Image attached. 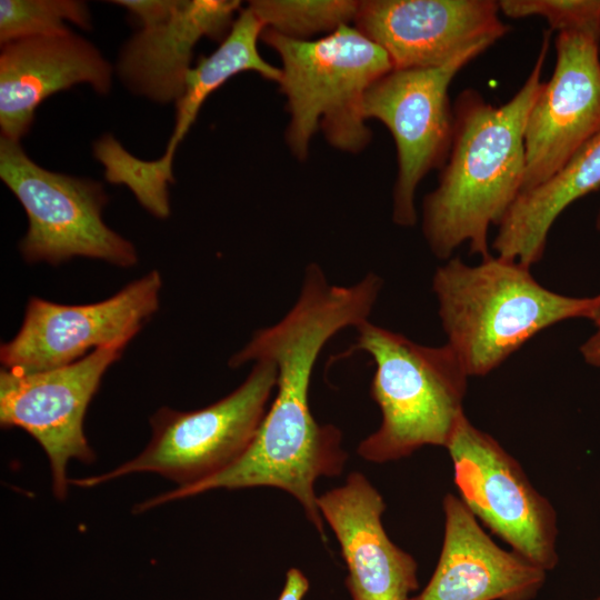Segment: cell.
Masks as SVG:
<instances>
[{
    "instance_id": "ac0fdd59",
    "label": "cell",
    "mask_w": 600,
    "mask_h": 600,
    "mask_svg": "<svg viewBox=\"0 0 600 600\" xmlns=\"http://www.w3.org/2000/svg\"><path fill=\"white\" fill-rule=\"evenodd\" d=\"M600 188V131L550 179L523 191L492 241L497 256L531 268L543 257L549 231L574 201Z\"/></svg>"
},
{
    "instance_id": "4fadbf2b",
    "label": "cell",
    "mask_w": 600,
    "mask_h": 600,
    "mask_svg": "<svg viewBox=\"0 0 600 600\" xmlns=\"http://www.w3.org/2000/svg\"><path fill=\"white\" fill-rule=\"evenodd\" d=\"M499 13L494 0H364L354 27L387 52L393 69L433 68L503 38L510 27Z\"/></svg>"
},
{
    "instance_id": "4316f807",
    "label": "cell",
    "mask_w": 600,
    "mask_h": 600,
    "mask_svg": "<svg viewBox=\"0 0 600 600\" xmlns=\"http://www.w3.org/2000/svg\"><path fill=\"white\" fill-rule=\"evenodd\" d=\"M598 600H600V598Z\"/></svg>"
},
{
    "instance_id": "44dd1931",
    "label": "cell",
    "mask_w": 600,
    "mask_h": 600,
    "mask_svg": "<svg viewBox=\"0 0 600 600\" xmlns=\"http://www.w3.org/2000/svg\"><path fill=\"white\" fill-rule=\"evenodd\" d=\"M500 13L511 19L541 17L550 31L578 32L600 42V0H501Z\"/></svg>"
},
{
    "instance_id": "8fae6325",
    "label": "cell",
    "mask_w": 600,
    "mask_h": 600,
    "mask_svg": "<svg viewBox=\"0 0 600 600\" xmlns=\"http://www.w3.org/2000/svg\"><path fill=\"white\" fill-rule=\"evenodd\" d=\"M161 287L153 270L94 303L30 298L19 331L1 344L0 361L7 370L30 373L73 363L91 348L126 347L157 312Z\"/></svg>"
},
{
    "instance_id": "9a60e30c",
    "label": "cell",
    "mask_w": 600,
    "mask_h": 600,
    "mask_svg": "<svg viewBox=\"0 0 600 600\" xmlns=\"http://www.w3.org/2000/svg\"><path fill=\"white\" fill-rule=\"evenodd\" d=\"M112 68L86 39L69 32L31 37L1 46V137L19 142L29 131L37 107L74 84L88 83L106 94Z\"/></svg>"
},
{
    "instance_id": "603a6c76",
    "label": "cell",
    "mask_w": 600,
    "mask_h": 600,
    "mask_svg": "<svg viewBox=\"0 0 600 600\" xmlns=\"http://www.w3.org/2000/svg\"><path fill=\"white\" fill-rule=\"evenodd\" d=\"M309 590V580L297 568L287 571L286 583L278 600H302Z\"/></svg>"
},
{
    "instance_id": "52a82bcc",
    "label": "cell",
    "mask_w": 600,
    "mask_h": 600,
    "mask_svg": "<svg viewBox=\"0 0 600 600\" xmlns=\"http://www.w3.org/2000/svg\"><path fill=\"white\" fill-rule=\"evenodd\" d=\"M0 178L23 207L29 227L20 242L27 262L59 264L73 257L119 267L138 261L133 244L102 219L103 186L38 166L19 142L1 137Z\"/></svg>"
},
{
    "instance_id": "5b68a950",
    "label": "cell",
    "mask_w": 600,
    "mask_h": 600,
    "mask_svg": "<svg viewBox=\"0 0 600 600\" xmlns=\"http://www.w3.org/2000/svg\"><path fill=\"white\" fill-rule=\"evenodd\" d=\"M261 39L281 60L280 91L290 116L286 141L298 160L309 156L314 133L341 151L358 153L372 133L362 112L370 86L393 69L387 52L356 27L318 40H297L264 29Z\"/></svg>"
},
{
    "instance_id": "277c9868",
    "label": "cell",
    "mask_w": 600,
    "mask_h": 600,
    "mask_svg": "<svg viewBox=\"0 0 600 600\" xmlns=\"http://www.w3.org/2000/svg\"><path fill=\"white\" fill-rule=\"evenodd\" d=\"M351 351L368 353L376 366L370 396L381 411L380 427L357 453L383 463L424 446L447 447L463 412L468 373L446 343L430 347L371 323L357 328Z\"/></svg>"
},
{
    "instance_id": "83f0119b",
    "label": "cell",
    "mask_w": 600,
    "mask_h": 600,
    "mask_svg": "<svg viewBox=\"0 0 600 600\" xmlns=\"http://www.w3.org/2000/svg\"><path fill=\"white\" fill-rule=\"evenodd\" d=\"M599 48H600V46H599Z\"/></svg>"
},
{
    "instance_id": "d4e9b609",
    "label": "cell",
    "mask_w": 600,
    "mask_h": 600,
    "mask_svg": "<svg viewBox=\"0 0 600 600\" xmlns=\"http://www.w3.org/2000/svg\"><path fill=\"white\" fill-rule=\"evenodd\" d=\"M589 319L600 329V293L594 297V303Z\"/></svg>"
},
{
    "instance_id": "7c38bea8",
    "label": "cell",
    "mask_w": 600,
    "mask_h": 600,
    "mask_svg": "<svg viewBox=\"0 0 600 600\" xmlns=\"http://www.w3.org/2000/svg\"><path fill=\"white\" fill-rule=\"evenodd\" d=\"M599 46L582 33H558L552 76L542 82L527 120L521 192L550 179L600 131Z\"/></svg>"
},
{
    "instance_id": "7402d4cb",
    "label": "cell",
    "mask_w": 600,
    "mask_h": 600,
    "mask_svg": "<svg viewBox=\"0 0 600 600\" xmlns=\"http://www.w3.org/2000/svg\"><path fill=\"white\" fill-rule=\"evenodd\" d=\"M112 3L126 8L142 28H148L167 20L174 11L177 0H117Z\"/></svg>"
},
{
    "instance_id": "d6986e66",
    "label": "cell",
    "mask_w": 600,
    "mask_h": 600,
    "mask_svg": "<svg viewBox=\"0 0 600 600\" xmlns=\"http://www.w3.org/2000/svg\"><path fill=\"white\" fill-rule=\"evenodd\" d=\"M359 3L354 0H254L248 8L264 29L287 38L307 40L318 33L330 34L354 22Z\"/></svg>"
},
{
    "instance_id": "9c48e42d",
    "label": "cell",
    "mask_w": 600,
    "mask_h": 600,
    "mask_svg": "<svg viewBox=\"0 0 600 600\" xmlns=\"http://www.w3.org/2000/svg\"><path fill=\"white\" fill-rule=\"evenodd\" d=\"M461 500L512 550L543 570L558 562L557 519L519 463L463 414L446 447Z\"/></svg>"
},
{
    "instance_id": "5bb4252c",
    "label": "cell",
    "mask_w": 600,
    "mask_h": 600,
    "mask_svg": "<svg viewBox=\"0 0 600 600\" xmlns=\"http://www.w3.org/2000/svg\"><path fill=\"white\" fill-rule=\"evenodd\" d=\"M317 502L340 544L352 600H409L419 587L418 564L388 537L381 520L386 503L372 483L351 472Z\"/></svg>"
},
{
    "instance_id": "3957f363",
    "label": "cell",
    "mask_w": 600,
    "mask_h": 600,
    "mask_svg": "<svg viewBox=\"0 0 600 600\" xmlns=\"http://www.w3.org/2000/svg\"><path fill=\"white\" fill-rule=\"evenodd\" d=\"M447 344L468 376H486L542 330L589 319L594 297L576 298L540 284L530 268L500 256L470 266L454 257L432 279Z\"/></svg>"
},
{
    "instance_id": "30bf717a",
    "label": "cell",
    "mask_w": 600,
    "mask_h": 600,
    "mask_svg": "<svg viewBox=\"0 0 600 600\" xmlns=\"http://www.w3.org/2000/svg\"><path fill=\"white\" fill-rule=\"evenodd\" d=\"M124 347L94 349L80 360L51 370L0 372V424L20 428L44 450L52 474V490L66 498L67 467L77 459L90 463L94 453L83 430L86 412L103 374Z\"/></svg>"
},
{
    "instance_id": "484cf974",
    "label": "cell",
    "mask_w": 600,
    "mask_h": 600,
    "mask_svg": "<svg viewBox=\"0 0 600 600\" xmlns=\"http://www.w3.org/2000/svg\"><path fill=\"white\" fill-rule=\"evenodd\" d=\"M594 226H596L597 231L600 232V210H599V212L597 213V217H596V224H594Z\"/></svg>"
},
{
    "instance_id": "8992f818",
    "label": "cell",
    "mask_w": 600,
    "mask_h": 600,
    "mask_svg": "<svg viewBox=\"0 0 600 600\" xmlns=\"http://www.w3.org/2000/svg\"><path fill=\"white\" fill-rule=\"evenodd\" d=\"M278 369L254 362L247 379L219 401L189 412L159 409L150 419L152 437L136 458L103 474L70 480L91 488L117 478L154 472L184 488L234 463L251 444L277 388Z\"/></svg>"
},
{
    "instance_id": "7a4b0ae2",
    "label": "cell",
    "mask_w": 600,
    "mask_h": 600,
    "mask_svg": "<svg viewBox=\"0 0 600 600\" xmlns=\"http://www.w3.org/2000/svg\"><path fill=\"white\" fill-rule=\"evenodd\" d=\"M550 37L546 30L531 71L506 103L494 107L474 89L457 96L450 152L437 187L422 202V233L437 258L450 259L462 244L481 260L492 256L489 230L522 191L524 131L543 82Z\"/></svg>"
},
{
    "instance_id": "ffe728a7",
    "label": "cell",
    "mask_w": 600,
    "mask_h": 600,
    "mask_svg": "<svg viewBox=\"0 0 600 600\" xmlns=\"http://www.w3.org/2000/svg\"><path fill=\"white\" fill-rule=\"evenodd\" d=\"M64 22L90 27V12L76 0H1V46L14 40L71 32Z\"/></svg>"
},
{
    "instance_id": "cb8c5ba5",
    "label": "cell",
    "mask_w": 600,
    "mask_h": 600,
    "mask_svg": "<svg viewBox=\"0 0 600 600\" xmlns=\"http://www.w3.org/2000/svg\"><path fill=\"white\" fill-rule=\"evenodd\" d=\"M580 352L587 363L600 367V329L580 347Z\"/></svg>"
},
{
    "instance_id": "ba28073f",
    "label": "cell",
    "mask_w": 600,
    "mask_h": 600,
    "mask_svg": "<svg viewBox=\"0 0 600 600\" xmlns=\"http://www.w3.org/2000/svg\"><path fill=\"white\" fill-rule=\"evenodd\" d=\"M492 43L481 42L433 68L392 69L364 93L366 120L377 119L390 131L397 150L392 220L417 222L416 192L421 180L444 164L452 143L454 112L449 87L454 77Z\"/></svg>"
},
{
    "instance_id": "2e32d148",
    "label": "cell",
    "mask_w": 600,
    "mask_h": 600,
    "mask_svg": "<svg viewBox=\"0 0 600 600\" xmlns=\"http://www.w3.org/2000/svg\"><path fill=\"white\" fill-rule=\"evenodd\" d=\"M443 511L438 564L422 592L409 600H530L537 594L546 570L496 544L460 498L447 494Z\"/></svg>"
},
{
    "instance_id": "6da1fadb",
    "label": "cell",
    "mask_w": 600,
    "mask_h": 600,
    "mask_svg": "<svg viewBox=\"0 0 600 600\" xmlns=\"http://www.w3.org/2000/svg\"><path fill=\"white\" fill-rule=\"evenodd\" d=\"M381 287V278L373 272L351 286L330 284L318 264H309L299 297L287 314L257 330L229 360L231 368H238L267 359L278 369L277 393L249 448L221 472L153 497L137 511L213 489L271 487L291 494L326 541L314 484L321 477L339 476L348 454L340 429L319 423L310 410L311 376L332 337L369 320Z\"/></svg>"
},
{
    "instance_id": "e0dca14e",
    "label": "cell",
    "mask_w": 600,
    "mask_h": 600,
    "mask_svg": "<svg viewBox=\"0 0 600 600\" xmlns=\"http://www.w3.org/2000/svg\"><path fill=\"white\" fill-rule=\"evenodd\" d=\"M236 0H177L172 14L156 26L142 28L122 49L118 72L137 94L153 101H177L184 82L193 48L208 37L222 41L229 33Z\"/></svg>"
}]
</instances>
